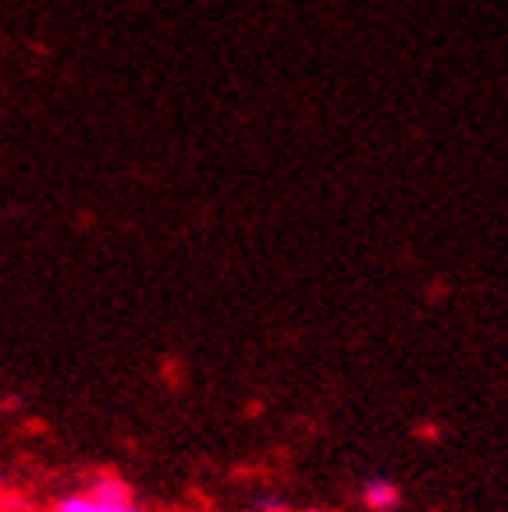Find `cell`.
<instances>
[{
  "label": "cell",
  "mask_w": 508,
  "mask_h": 512,
  "mask_svg": "<svg viewBox=\"0 0 508 512\" xmlns=\"http://www.w3.org/2000/svg\"><path fill=\"white\" fill-rule=\"evenodd\" d=\"M363 502L370 505L374 512H391V509H398V502H402V491H398L395 480L370 477L363 484Z\"/></svg>",
  "instance_id": "6da1fadb"
},
{
  "label": "cell",
  "mask_w": 508,
  "mask_h": 512,
  "mask_svg": "<svg viewBox=\"0 0 508 512\" xmlns=\"http://www.w3.org/2000/svg\"><path fill=\"white\" fill-rule=\"evenodd\" d=\"M89 498L107 502V505H132V491H128L118 477H100L93 484V491H89Z\"/></svg>",
  "instance_id": "7a4b0ae2"
},
{
  "label": "cell",
  "mask_w": 508,
  "mask_h": 512,
  "mask_svg": "<svg viewBox=\"0 0 508 512\" xmlns=\"http://www.w3.org/2000/svg\"><path fill=\"white\" fill-rule=\"evenodd\" d=\"M54 512H139L135 505H107V502H96L89 495H75V498H64L57 502Z\"/></svg>",
  "instance_id": "3957f363"
}]
</instances>
